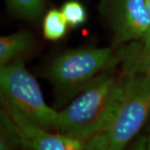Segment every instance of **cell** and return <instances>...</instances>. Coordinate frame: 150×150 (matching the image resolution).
Listing matches in <instances>:
<instances>
[{"label":"cell","instance_id":"1","mask_svg":"<svg viewBox=\"0 0 150 150\" xmlns=\"http://www.w3.org/2000/svg\"><path fill=\"white\" fill-rule=\"evenodd\" d=\"M122 90L123 77L99 74L58 112L53 131L79 139L101 135L116 113Z\"/></svg>","mask_w":150,"mask_h":150},{"label":"cell","instance_id":"2","mask_svg":"<svg viewBox=\"0 0 150 150\" xmlns=\"http://www.w3.org/2000/svg\"><path fill=\"white\" fill-rule=\"evenodd\" d=\"M150 115V79L123 72V90L115 115L102 135V150H125Z\"/></svg>","mask_w":150,"mask_h":150},{"label":"cell","instance_id":"3","mask_svg":"<svg viewBox=\"0 0 150 150\" xmlns=\"http://www.w3.org/2000/svg\"><path fill=\"white\" fill-rule=\"evenodd\" d=\"M1 101L10 104L36 125L53 131L58 111L49 107L38 83L23 60L17 59L0 69Z\"/></svg>","mask_w":150,"mask_h":150},{"label":"cell","instance_id":"4","mask_svg":"<svg viewBox=\"0 0 150 150\" xmlns=\"http://www.w3.org/2000/svg\"><path fill=\"white\" fill-rule=\"evenodd\" d=\"M118 64L117 52L111 48H79L55 58L48 67V76L64 96L72 95Z\"/></svg>","mask_w":150,"mask_h":150},{"label":"cell","instance_id":"5","mask_svg":"<svg viewBox=\"0 0 150 150\" xmlns=\"http://www.w3.org/2000/svg\"><path fill=\"white\" fill-rule=\"evenodd\" d=\"M1 126L14 137L23 150H102V135L79 139L43 129L14 107L2 102Z\"/></svg>","mask_w":150,"mask_h":150},{"label":"cell","instance_id":"6","mask_svg":"<svg viewBox=\"0 0 150 150\" xmlns=\"http://www.w3.org/2000/svg\"><path fill=\"white\" fill-rule=\"evenodd\" d=\"M99 10L117 44L140 41L150 29L146 0H100Z\"/></svg>","mask_w":150,"mask_h":150},{"label":"cell","instance_id":"7","mask_svg":"<svg viewBox=\"0 0 150 150\" xmlns=\"http://www.w3.org/2000/svg\"><path fill=\"white\" fill-rule=\"evenodd\" d=\"M123 72L135 73L150 79V50L141 41L124 43L117 51Z\"/></svg>","mask_w":150,"mask_h":150},{"label":"cell","instance_id":"8","mask_svg":"<svg viewBox=\"0 0 150 150\" xmlns=\"http://www.w3.org/2000/svg\"><path fill=\"white\" fill-rule=\"evenodd\" d=\"M33 39L30 33L25 31L2 36L0 38V65L4 66L17 59H22L32 49Z\"/></svg>","mask_w":150,"mask_h":150},{"label":"cell","instance_id":"9","mask_svg":"<svg viewBox=\"0 0 150 150\" xmlns=\"http://www.w3.org/2000/svg\"><path fill=\"white\" fill-rule=\"evenodd\" d=\"M69 27L61 10L51 9L44 15L43 31L44 38L50 41H57L64 38Z\"/></svg>","mask_w":150,"mask_h":150},{"label":"cell","instance_id":"10","mask_svg":"<svg viewBox=\"0 0 150 150\" xmlns=\"http://www.w3.org/2000/svg\"><path fill=\"white\" fill-rule=\"evenodd\" d=\"M6 2L13 13L28 20L38 19L45 5V0H6Z\"/></svg>","mask_w":150,"mask_h":150},{"label":"cell","instance_id":"11","mask_svg":"<svg viewBox=\"0 0 150 150\" xmlns=\"http://www.w3.org/2000/svg\"><path fill=\"white\" fill-rule=\"evenodd\" d=\"M61 11L69 26L71 28L79 27L87 20V12L85 8L79 1H67L62 6Z\"/></svg>","mask_w":150,"mask_h":150},{"label":"cell","instance_id":"12","mask_svg":"<svg viewBox=\"0 0 150 150\" xmlns=\"http://www.w3.org/2000/svg\"><path fill=\"white\" fill-rule=\"evenodd\" d=\"M125 150H148L147 138L145 136H140L137 139H134Z\"/></svg>","mask_w":150,"mask_h":150},{"label":"cell","instance_id":"13","mask_svg":"<svg viewBox=\"0 0 150 150\" xmlns=\"http://www.w3.org/2000/svg\"><path fill=\"white\" fill-rule=\"evenodd\" d=\"M140 41L143 43V45L145 48H147L148 50H150V29Z\"/></svg>","mask_w":150,"mask_h":150},{"label":"cell","instance_id":"14","mask_svg":"<svg viewBox=\"0 0 150 150\" xmlns=\"http://www.w3.org/2000/svg\"><path fill=\"white\" fill-rule=\"evenodd\" d=\"M146 138H147V149L150 150V131L149 135Z\"/></svg>","mask_w":150,"mask_h":150},{"label":"cell","instance_id":"15","mask_svg":"<svg viewBox=\"0 0 150 150\" xmlns=\"http://www.w3.org/2000/svg\"><path fill=\"white\" fill-rule=\"evenodd\" d=\"M146 4H147L148 8H149V13H150V0H146Z\"/></svg>","mask_w":150,"mask_h":150}]
</instances>
